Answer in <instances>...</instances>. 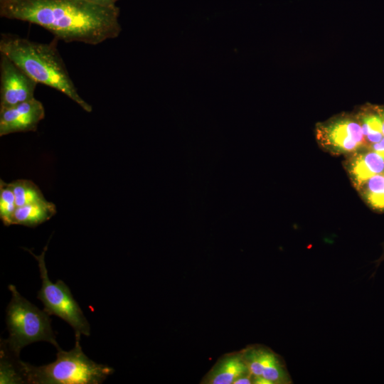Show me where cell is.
I'll list each match as a JSON object with an SVG mask.
<instances>
[{
	"mask_svg": "<svg viewBox=\"0 0 384 384\" xmlns=\"http://www.w3.org/2000/svg\"><path fill=\"white\" fill-rule=\"evenodd\" d=\"M119 9L82 0H9L0 4V16L39 26L65 43L97 45L122 31Z\"/></svg>",
	"mask_w": 384,
	"mask_h": 384,
	"instance_id": "6da1fadb",
	"label": "cell"
},
{
	"mask_svg": "<svg viewBox=\"0 0 384 384\" xmlns=\"http://www.w3.org/2000/svg\"><path fill=\"white\" fill-rule=\"evenodd\" d=\"M58 39L40 43L16 34L1 33L0 53L7 56L30 78L61 92L87 112L92 106L79 95L57 48Z\"/></svg>",
	"mask_w": 384,
	"mask_h": 384,
	"instance_id": "7a4b0ae2",
	"label": "cell"
},
{
	"mask_svg": "<svg viewBox=\"0 0 384 384\" xmlns=\"http://www.w3.org/2000/svg\"><path fill=\"white\" fill-rule=\"evenodd\" d=\"M80 339L69 351H58L55 361L41 366L26 363L27 382L31 384H100L112 375V367L97 363L82 351Z\"/></svg>",
	"mask_w": 384,
	"mask_h": 384,
	"instance_id": "3957f363",
	"label": "cell"
},
{
	"mask_svg": "<svg viewBox=\"0 0 384 384\" xmlns=\"http://www.w3.org/2000/svg\"><path fill=\"white\" fill-rule=\"evenodd\" d=\"M8 287L12 295L6 315L9 336L5 341L8 346L20 353L30 343L46 341L60 350L51 327L50 315L21 296L14 285L9 284Z\"/></svg>",
	"mask_w": 384,
	"mask_h": 384,
	"instance_id": "277c9868",
	"label": "cell"
},
{
	"mask_svg": "<svg viewBox=\"0 0 384 384\" xmlns=\"http://www.w3.org/2000/svg\"><path fill=\"white\" fill-rule=\"evenodd\" d=\"M47 249L48 244L39 255L26 249L38 262L41 288L37 293V298L41 301L44 306L43 310L47 314L60 317L73 328L75 339H80L81 335L89 336L90 335L89 322L68 285L61 279L53 283L49 279L45 262Z\"/></svg>",
	"mask_w": 384,
	"mask_h": 384,
	"instance_id": "5b68a950",
	"label": "cell"
},
{
	"mask_svg": "<svg viewBox=\"0 0 384 384\" xmlns=\"http://www.w3.org/2000/svg\"><path fill=\"white\" fill-rule=\"evenodd\" d=\"M255 384H289L292 379L282 357L270 348L252 345L242 351Z\"/></svg>",
	"mask_w": 384,
	"mask_h": 384,
	"instance_id": "8992f818",
	"label": "cell"
},
{
	"mask_svg": "<svg viewBox=\"0 0 384 384\" xmlns=\"http://www.w3.org/2000/svg\"><path fill=\"white\" fill-rule=\"evenodd\" d=\"M38 83L7 56L0 58V109L32 100Z\"/></svg>",
	"mask_w": 384,
	"mask_h": 384,
	"instance_id": "52a82bcc",
	"label": "cell"
},
{
	"mask_svg": "<svg viewBox=\"0 0 384 384\" xmlns=\"http://www.w3.org/2000/svg\"><path fill=\"white\" fill-rule=\"evenodd\" d=\"M317 137L335 153L353 152L366 144L361 124L352 118H339L319 126Z\"/></svg>",
	"mask_w": 384,
	"mask_h": 384,
	"instance_id": "ba28073f",
	"label": "cell"
},
{
	"mask_svg": "<svg viewBox=\"0 0 384 384\" xmlns=\"http://www.w3.org/2000/svg\"><path fill=\"white\" fill-rule=\"evenodd\" d=\"M45 117L43 104L33 98L14 106L0 109V136L35 132Z\"/></svg>",
	"mask_w": 384,
	"mask_h": 384,
	"instance_id": "9c48e42d",
	"label": "cell"
},
{
	"mask_svg": "<svg viewBox=\"0 0 384 384\" xmlns=\"http://www.w3.org/2000/svg\"><path fill=\"white\" fill-rule=\"evenodd\" d=\"M250 374L242 352L224 355L203 379L207 384H233L239 378Z\"/></svg>",
	"mask_w": 384,
	"mask_h": 384,
	"instance_id": "30bf717a",
	"label": "cell"
},
{
	"mask_svg": "<svg viewBox=\"0 0 384 384\" xmlns=\"http://www.w3.org/2000/svg\"><path fill=\"white\" fill-rule=\"evenodd\" d=\"M347 169L358 187L373 176L384 173V158L371 150L356 154L348 161Z\"/></svg>",
	"mask_w": 384,
	"mask_h": 384,
	"instance_id": "8fae6325",
	"label": "cell"
},
{
	"mask_svg": "<svg viewBox=\"0 0 384 384\" xmlns=\"http://www.w3.org/2000/svg\"><path fill=\"white\" fill-rule=\"evenodd\" d=\"M20 353L13 351L5 339L0 342V383H28L26 363L20 359Z\"/></svg>",
	"mask_w": 384,
	"mask_h": 384,
	"instance_id": "7c38bea8",
	"label": "cell"
},
{
	"mask_svg": "<svg viewBox=\"0 0 384 384\" xmlns=\"http://www.w3.org/2000/svg\"><path fill=\"white\" fill-rule=\"evenodd\" d=\"M56 213L54 203L46 199L17 207L12 225L34 228L50 220Z\"/></svg>",
	"mask_w": 384,
	"mask_h": 384,
	"instance_id": "4fadbf2b",
	"label": "cell"
},
{
	"mask_svg": "<svg viewBox=\"0 0 384 384\" xmlns=\"http://www.w3.org/2000/svg\"><path fill=\"white\" fill-rule=\"evenodd\" d=\"M358 189L371 207L384 209V173L369 178Z\"/></svg>",
	"mask_w": 384,
	"mask_h": 384,
	"instance_id": "5bb4252c",
	"label": "cell"
},
{
	"mask_svg": "<svg viewBox=\"0 0 384 384\" xmlns=\"http://www.w3.org/2000/svg\"><path fill=\"white\" fill-rule=\"evenodd\" d=\"M10 183L17 207L46 199L43 193L32 181L18 179Z\"/></svg>",
	"mask_w": 384,
	"mask_h": 384,
	"instance_id": "9a60e30c",
	"label": "cell"
},
{
	"mask_svg": "<svg viewBox=\"0 0 384 384\" xmlns=\"http://www.w3.org/2000/svg\"><path fill=\"white\" fill-rule=\"evenodd\" d=\"M361 126L365 139L366 144L380 142L383 136L382 131V118L380 111L369 112L361 117Z\"/></svg>",
	"mask_w": 384,
	"mask_h": 384,
	"instance_id": "2e32d148",
	"label": "cell"
},
{
	"mask_svg": "<svg viewBox=\"0 0 384 384\" xmlns=\"http://www.w3.org/2000/svg\"><path fill=\"white\" fill-rule=\"evenodd\" d=\"M17 206L15 196L9 183L0 180V218L5 226L12 225Z\"/></svg>",
	"mask_w": 384,
	"mask_h": 384,
	"instance_id": "e0dca14e",
	"label": "cell"
},
{
	"mask_svg": "<svg viewBox=\"0 0 384 384\" xmlns=\"http://www.w3.org/2000/svg\"><path fill=\"white\" fill-rule=\"evenodd\" d=\"M371 151H373L384 158V137L376 143L368 145Z\"/></svg>",
	"mask_w": 384,
	"mask_h": 384,
	"instance_id": "ac0fdd59",
	"label": "cell"
},
{
	"mask_svg": "<svg viewBox=\"0 0 384 384\" xmlns=\"http://www.w3.org/2000/svg\"><path fill=\"white\" fill-rule=\"evenodd\" d=\"M89 2L92 4L105 6V7H113L116 6V2L119 0H82Z\"/></svg>",
	"mask_w": 384,
	"mask_h": 384,
	"instance_id": "d6986e66",
	"label": "cell"
},
{
	"mask_svg": "<svg viewBox=\"0 0 384 384\" xmlns=\"http://www.w3.org/2000/svg\"><path fill=\"white\" fill-rule=\"evenodd\" d=\"M380 115L382 118V131L384 136V110L380 111Z\"/></svg>",
	"mask_w": 384,
	"mask_h": 384,
	"instance_id": "ffe728a7",
	"label": "cell"
},
{
	"mask_svg": "<svg viewBox=\"0 0 384 384\" xmlns=\"http://www.w3.org/2000/svg\"><path fill=\"white\" fill-rule=\"evenodd\" d=\"M9 0H0V4H3Z\"/></svg>",
	"mask_w": 384,
	"mask_h": 384,
	"instance_id": "44dd1931",
	"label": "cell"
}]
</instances>
